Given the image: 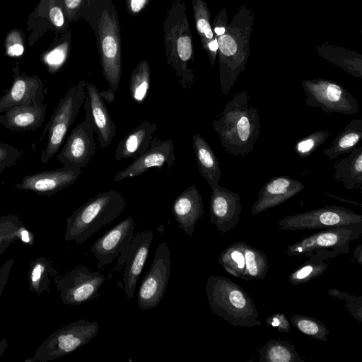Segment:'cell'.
<instances>
[{"mask_svg": "<svg viewBox=\"0 0 362 362\" xmlns=\"http://www.w3.org/2000/svg\"><path fill=\"white\" fill-rule=\"evenodd\" d=\"M339 253L331 250L317 249L305 255L310 259L293 270L288 276V281L292 285L307 283L322 275L329 267L331 259Z\"/></svg>", "mask_w": 362, "mask_h": 362, "instance_id": "cell-28", "label": "cell"}, {"mask_svg": "<svg viewBox=\"0 0 362 362\" xmlns=\"http://www.w3.org/2000/svg\"><path fill=\"white\" fill-rule=\"evenodd\" d=\"M94 134L93 129L87 122H81L72 129L56 158L69 168L81 169L86 167L95 151Z\"/></svg>", "mask_w": 362, "mask_h": 362, "instance_id": "cell-15", "label": "cell"}, {"mask_svg": "<svg viewBox=\"0 0 362 362\" xmlns=\"http://www.w3.org/2000/svg\"><path fill=\"white\" fill-rule=\"evenodd\" d=\"M212 127L227 153L244 157L254 149L260 133L259 115L250 104L246 90L236 93L226 105Z\"/></svg>", "mask_w": 362, "mask_h": 362, "instance_id": "cell-1", "label": "cell"}, {"mask_svg": "<svg viewBox=\"0 0 362 362\" xmlns=\"http://www.w3.org/2000/svg\"><path fill=\"white\" fill-rule=\"evenodd\" d=\"M59 274L53 267V260L45 257L32 260L28 272L29 291L38 297L48 294Z\"/></svg>", "mask_w": 362, "mask_h": 362, "instance_id": "cell-30", "label": "cell"}, {"mask_svg": "<svg viewBox=\"0 0 362 362\" xmlns=\"http://www.w3.org/2000/svg\"><path fill=\"white\" fill-rule=\"evenodd\" d=\"M135 228L134 219L129 216L94 242L90 250L97 260L99 269L103 270L106 265L112 264L129 244Z\"/></svg>", "mask_w": 362, "mask_h": 362, "instance_id": "cell-17", "label": "cell"}, {"mask_svg": "<svg viewBox=\"0 0 362 362\" xmlns=\"http://www.w3.org/2000/svg\"><path fill=\"white\" fill-rule=\"evenodd\" d=\"M328 294L335 298L345 302V306L351 315L358 322H362V297L351 295L337 288L328 290Z\"/></svg>", "mask_w": 362, "mask_h": 362, "instance_id": "cell-40", "label": "cell"}, {"mask_svg": "<svg viewBox=\"0 0 362 362\" xmlns=\"http://www.w3.org/2000/svg\"><path fill=\"white\" fill-rule=\"evenodd\" d=\"M86 0H64V4L69 13L74 14L78 11Z\"/></svg>", "mask_w": 362, "mask_h": 362, "instance_id": "cell-47", "label": "cell"}, {"mask_svg": "<svg viewBox=\"0 0 362 362\" xmlns=\"http://www.w3.org/2000/svg\"><path fill=\"white\" fill-rule=\"evenodd\" d=\"M103 1H105V0H103Z\"/></svg>", "mask_w": 362, "mask_h": 362, "instance_id": "cell-54", "label": "cell"}, {"mask_svg": "<svg viewBox=\"0 0 362 362\" xmlns=\"http://www.w3.org/2000/svg\"><path fill=\"white\" fill-rule=\"evenodd\" d=\"M355 261L360 266L362 265V245L359 244L354 248L351 262Z\"/></svg>", "mask_w": 362, "mask_h": 362, "instance_id": "cell-50", "label": "cell"}, {"mask_svg": "<svg viewBox=\"0 0 362 362\" xmlns=\"http://www.w3.org/2000/svg\"><path fill=\"white\" fill-rule=\"evenodd\" d=\"M52 23L57 28H61L64 23V17L62 10L59 6L52 7L49 13Z\"/></svg>", "mask_w": 362, "mask_h": 362, "instance_id": "cell-46", "label": "cell"}, {"mask_svg": "<svg viewBox=\"0 0 362 362\" xmlns=\"http://www.w3.org/2000/svg\"><path fill=\"white\" fill-rule=\"evenodd\" d=\"M308 107L320 108L325 113L337 112L346 115L359 111L357 98L346 88L335 81L325 79L300 81Z\"/></svg>", "mask_w": 362, "mask_h": 362, "instance_id": "cell-9", "label": "cell"}, {"mask_svg": "<svg viewBox=\"0 0 362 362\" xmlns=\"http://www.w3.org/2000/svg\"><path fill=\"white\" fill-rule=\"evenodd\" d=\"M46 105L42 102L13 107L0 115V124L16 130H33L42 126L45 119Z\"/></svg>", "mask_w": 362, "mask_h": 362, "instance_id": "cell-24", "label": "cell"}, {"mask_svg": "<svg viewBox=\"0 0 362 362\" xmlns=\"http://www.w3.org/2000/svg\"><path fill=\"white\" fill-rule=\"evenodd\" d=\"M105 282V276L99 272H92L80 264L64 274H59L54 284L62 303L79 305L100 296V289Z\"/></svg>", "mask_w": 362, "mask_h": 362, "instance_id": "cell-11", "label": "cell"}, {"mask_svg": "<svg viewBox=\"0 0 362 362\" xmlns=\"http://www.w3.org/2000/svg\"><path fill=\"white\" fill-rule=\"evenodd\" d=\"M86 82L81 81L72 85L62 98L46 125L41 140L47 136L40 160L47 163L59 152L65 140L70 127L83 104L86 98Z\"/></svg>", "mask_w": 362, "mask_h": 362, "instance_id": "cell-7", "label": "cell"}, {"mask_svg": "<svg viewBox=\"0 0 362 362\" xmlns=\"http://www.w3.org/2000/svg\"><path fill=\"white\" fill-rule=\"evenodd\" d=\"M13 264L14 259H11L6 261L0 267V298L8 281Z\"/></svg>", "mask_w": 362, "mask_h": 362, "instance_id": "cell-44", "label": "cell"}, {"mask_svg": "<svg viewBox=\"0 0 362 362\" xmlns=\"http://www.w3.org/2000/svg\"><path fill=\"white\" fill-rule=\"evenodd\" d=\"M245 241L231 243L223 250L218 259V263L230 275L241 278L245 271Z\"/></svg>", "mask_w": 362, "mask_h": 362, "instance_id": "cell-36", "label": "cell"}, {"mask_svg": "<svg viewBox=\"0 0 362 362\" xmlns=\"http://www.w3.org/2000/svg\"><path fill=\"white\" fill-rule=\"evenodd\" d=\"M114 92L111 88H109L107 90L100 92V93L103 100L112 102L115 100Z\"/></svg>", "mask_w": 362, "mask_h": 362, "instance_id": "cell-51", "label": "cell"}, {"mask_svg": "<svg viewBox=\"0 0 362 362\" xmlns=\"http://www.w3.org/2000/svg\"><path fill=\"white\" fill-rule=\"evenodd\" d=\"M290 322L303 334L320 341H328L329 331L319 319L296 314L290 317Z\"/></svg>", "mask_w": 362, "mask_h": 362, "instance_id": "cell-37", "label": "cell"}, {"mask_svg": "<svg viewBox=\"0 0 362 362\" xmlns=\"http://www.w3.org/2000/svg\"><path fill=\"white\" fill-rule=\"evenodd\" d=\"M185 0H173L163 21L165 56L178 83L191 93L194 80L192 33Z\"/></svg>", "mask_w": 362, "mask_h": 362, "instance_id": "cell-3", "label": "cell"}, {"mask_svg": "<svg viewBox=\"0 0 362 362\" xmlns=\"http://www.w3.org/2000/svg\"><path fill=\"white\" fill-rule=\"evenodd\" d=\"M316 52L321 57L336 64L354 77L362 78V56L354 52L331 45H320Z\"/></svg>", "mask_w": 362, "mask_h": 362, "instance_id": "cell-31", "label": "cell"}, {"mask_svg": "<svg viewBox=\"0 0 362 362\" xmlns=\"http://www.w3.org/2000/svg\"><path fill=\"white\" fill-rule=\"evenodd\" d=\"M362 139V119L351 120L339 133L331 146L324 149L323 153L332 161L338 156L349 153L360 143Z\"/></svg>", "mask_w": 362, "mask_h": 362, "instance_id": "cell-32", "label": "cell"}, {"mask_svg": "<svg viewBox=\"0 0 362 362\" xmlns=\"http://www.w3.org/2000/svg\"><path fill=\"white\" fill-rule=\"evenodd\" d=\"M206 293L211 311L233 327L260 326L259 311L252 298L240 285L228 277H208Z\"/></svg>", "mask_w": 362, "mask_h": 362, "instance_id": "cell-4", "label": "cell"}, {"mask_svg": "<svg viewBox=\"0 0 362 362\" xmlns=\"http://www.w3.org/2000/svg\"><path fill=\"white\" fill-rule=\"evenodd\" d=\"M194 24L201 41V45L206 53L209 62L214 66L218 51V42L211 24V13L204 0H192Z\"/></svg>", "mask_w": 362, "mask_h": 362, "instance_id": "cell-29", "label": "cell"}, {"mask_svg": "<svg viewBox=\"0 0 362 362\" xmlns=\"http://www.w3.org/2000/svg\"><path fill=\"white\" fill-rule=\"evenodd\" d=\"M329 136V132L326 130L313 132L296 142L294 151L300 158L308 157L325 142Z\"/></svg>", "mask_w": 362, "mask_h": 362, "instance_id": "cell-39", "label": "cell"}, {"mask_svg": "<svg viewBox=\"0 0 362 362\" xmlns=\"http://www.w3.org/2000/svg\"><path fill=\"white\" fill-rule=\"evenodd\" d=\"M304 187L303 182L288 176L271 178L260 189L257 199L252 205L251 215L280 205L300 192Z\"/></svg>", "mask_w": 362, "mask_h": 362, "instance_id": "cell-21", "label": "cell"}, {"mask_svg": "<svg viewBox=\"0 0 362 362\" xmlns=\"http://www.w3.org/2000/svg\"><path fill=\"white\" fill-rule=\"evenodd\" d=\"M254 23V12L244 4L228 23L224 33L215 36L218 42L219 83L223 95L229 93L239 75L245 71Z\"/></svg>", "mask_w": 362, "mask_h": 362, "instance_id": "cell-2", "label": "cell"}, {"mask_svg": "<svg viewBox=\"0 0 362 362\" xmlns=\"http://www.w3.org/2000/svg\"><path fill=\"white\" fill-rule=\"evenodd\" d=\"M150 85V65L146 59H142L130 74L129 93L132 99L138 104L142 103L148 93Z\"/></svg>", "mask_w": 362, "mask_h": 362, "instance_id": "cell-35", "label": "cell"}, {"mask_svg": "<svg viewBox=\"0 0 362 362\" xmlns=\"http://www.w3.org/2000/svg\"><path fill=\"white\" fill-rule=\"evenodd\" d=\"M245 271L241 279L246 281L264 279L269 270L267 255L246 243L245 247Z\"/></svg>", "mask_w": 362, "mask_h": 362, "instance_id": "cell-34", "label": "cell"}, {"mask_svg": "<svg viewBox=\"0 0 362 362\" xmlns=\"http://www.w3.org/2000/svg\"><path fill=\"white\" fill-rule=\"evenodd\" d=\"M126 204L123 195L116 189L98 194L66 219L65 240L83 244L100 228L119 216Z\"/></svg>", "mask_w": 362, "mask_h": 362, "instance_id": "cell-5", "label": "cell"}, {"mask_svg": "<svg viewBox=\"0 0 362 362\" xmlns=\"http://www.w3.org/2000/svg\"><path fill=\"white\" fill-rule=\"evenodd\" d=\"M24 156V151L4 143H0V174L16 165Z\"/></svg>", "mask_w": 362, "mask_h": 362, "instance_id": "cell-41", "label": "cell"}, {"mask_svg": "<svg viewBox=\"0 0 362 362\" xmlns=\"http://www.w3.org/2000/svg\"><path fill=\"white\" fill-rule=\"evenodd\" d=\"M361 233L362 226L325 228L288 245L285 254L288 257L300 256L317 249L346 254L349 251V243L359 239Z\"/></svg>", "mask_w": 362, "mask_h": 362, "instance_id": "cell-14", "label": "cell"}, {"mask_svg": "<svg viewBox=\"0 0 362 362\" xmlns=\"http://www.w3.org/2000/svg\"><path fill=\"white\" fill-rule=\"evenodd\" d=\"M23 52V47L21 44L14 43L8 48V54L10 56H20Z\"/></svg>", "mask_w": 362, "mask_h": 362, "instance_id": "cell-49", "label": "cell"}, {"mask_svg": "<svg viewBox=\"0 0 362 362\" xmlns=\"http://www.w3.org/2000/svg\"><path fill=\"white\" fill-rule=\"evenodd\" d=\"M81 173V169L62 168L39 172L23 177L15 187L21 190L32 191L40 195L52 196L72 185Z\"/></svg>", "mask_w": 362, "mask_h": 362, "instance_id": "cell-20", "label": "cell"}, {"mask_svg": "<svg viewBox=\"0 0 362 362\" xmlns=\"http://www.w3.org/2000/svg\"><path fill=\"white\" fill-rule=\"evenodd\" d=\"M171 270L170 252L167 242L159 243L150 269L138 291V306L141 311L156 308L162 300Z\"/></svg>", "mask_w": 362, "mask_h": 362, "instance_id": "cell-13", "label": "cell"}, {"mask_svg": "<svg viewBox=\"0 0 362 362\" xmlns=\"http://www.w3.org/2000/svg\"><path fill=\"white\" fill-rule=\"evenodd\" d=\"M326 195L332 197V198H334L337 200H339V201H341V202H348L349 204H354L356 206H358L359 208H362V204L361 203H358V202H356L355 201H350V200H348V199H342L341 197H337L336 195H332V194H325Z\"/></svg>", "mask_w": 362, "mask_h": 362, "instance_id": "cell-52", "label": "cell"}, {"mask_svg": "<svg viewBox=\"0 0 362 362\" xmlns=\"http://www.w3.org/2000/svg\"><path fill=\"white\" fill-rule=\"evenodd\" d=\"M192 145L199 173L212 190L220 185L221 170L218 159L201 134L193 135Z\"/></svg>", "mask_w": 362, "mask_h": 362, "instance_id": "cell-26", "label": "cell"}, {"mask_svg": "<svg viewBox=\"0 0 362 362\" xmlns=\"http://www.w3.org/2000/svg\"><path fill=\"white\" fill-rule=\"evenodd\" d=\"M23 225L17 215L0 217V257L10 245L19 240V229Z\"/></svg>", "mask_w": 362, "mask_h": 362, "instance_id": "cell-38", "label": "cell"}, {"mask_svg": "<svg viewBox=\"0 0 362 362\" xmlns=\"http://www.w3.org/2000/svg\"><path fill=\"white\" fill-rule=\"evenodd\" d=\"M153 237V230L134 235L132 241L118 256L115 271H121L117 286L128 299L134 298L138 279L147 259Z\"/></svg>", "mask_w": 362, "mask_h": 362, "instance_id": "cell-12", "label": "cell"}, {"mask_svg": "<svg viewBox=\"0 0 362 362\" xmlns=\"http://www.w3.org/2000/svg\"><path fill=\"white\" fill-rule=\"evenodd\" d=\"M84 120L95 134L102 148L109 146L116 135L117 127L107 108L100 91L93 83H86L83 102Z\"/></svg>", "mask_w": 362, "mask_h": 362, "instance_id": "cell-16", "label": "cell"}, {"mask_svg": "<svg viewBox=\"0 0 362 362\" xmlns=\"http://www.w3.org/2000/svg\"><path fill=\"white\" fill-rule=\"evenodd\" d=\"M242 211L240 197L221 185L211 190L209 202V222L222 233L234 228L240 221Z\"/></svg>", "mask_w": 362, "mask_h": 362, "instance_id": "cell-19", "label": "cell"}, {"mask_svg": "<svg viewBox=\"0 0 362 362\" xmlns=\"http://www.w3.org/2000/svg\"><path fill=\"white\" fill-rule=\"evenodd\" d=\"M260 362H305L296 347L280 339H269L257 349Z\"/></svg>", "mask_w": 362, "mask_h": 362, "instance_id": "cell-33", "label": "cell"}, {"mask_svg": "<svg viewBox=\"0 0 362 362\" xmlns=\"http://www.w3.org/2000/svg\"><path fill=\"white\" fill-rule=\"evenodd\" d=\"M157 128L156 122H142L119 141L115 149V159H135L143 154L150 146Z\"/></svg>", "mask_w": 362, "mask_h": 362, "instance_id": "cell-25", "label": "cell"}, {"mask_svg": "<svg viewBox=\"0 0 362 362\" xmlns=\"http://www.w3.org/2000/svg\"><path fill=\"white\" fill-rule=\"evenodd\" d=\"M150 0H125L127 11L132 16H138L148 5Z\"/></svg>", "mask_w": 362, "mask_h": 362, "instance_id": "cell-45", "label": "cell"}, {"mask_svg": "<svg viewBox=\"0 0 362 362\" xmlns=\"http://www.w3.org/2000/svg\"><path fill=\"white\" fill-rule=\"evenodd\" d=\"M95 34L103 75L115 92L122 77V45L118 13L112 0L103 4Z\"/></svg>", "mask_w": 362, "mask_h": 362, "instance_id": "cell-6", "label": "cell"}, {"mask_svg": "<svg viewBox=\"0 0 362 362\" xmlns=\"http://www.w3.org/2000/svg\"><path fill=\"white\" fill-rule=\"evenodd\" d=\"M45 93L38 78L16 76L10 90L0 98V115L16 106L42 102Z\"/></svg>", "mask_w": 362, "mask_h": 362, "instance_id": "cell-23", "label": "cell"}, {"mask_svg": "<svg viewBox=\"0 0 362 362\" xmlns=\"http://www.w3.org/2000/svg\"><path fill=\"white\" fill-rule=\"evenodd\" d=\"M278 226L279 230L290 231L362 226V216L332 204L285 216L278 222Z\"/></svg>", "mask_w": 362, "mask_h": 362, "instance_id": "cell-10", "label": "cell"}, {"mask_svg": "<svg viewBox=\"0 0 362 362\" xmlns=\"http://www.w3.org/2000/svg\"><path fill=\"white\" fill-rule=\"evenodd\" d=\"M19 240H21L24 243L30 245L34 244V236L33 233L27 230L24 225L19 229Z\"/></svg>", "mask_w": 362, "mask_h": 362, "instance_id": "cell-48", "label": "cell"}, {"mask_svg": "<svg viewBox=\"0 0 362 362\" xmlns=\"http://www.w3.org/2000/svg\"><path fill=\"white\" fill-rule=\"evenodd\" d=\"M99 329L96 321L71 322L51 333L25 362H47L69 354L91 341Z\"/></svg>", "mask_w": 362, "mask_h": 362, "instance_id": "cell-8", "label": "cell"}, {"mask_svg": "<svg viewBox=\"0 0 362 362\" xmlns=\"http://www.w3.org/2000/svg\"><path fill=\"white\" fill-rule=\"evenodd\" d=\"M175 148L172 139H153L148 148L134 159L124 170L118 172L113 180L119 182L129 177L139 176L151 168L161 170L166 165L169 170L175 162Z\"/></svg>", "mask_w": 362, "mask_h": 362, "instance_id": "cell-18", "label": "cell"}, {"mask_svg": "<svg viewBox=\"0 0 362 362\" xmlns=\"http://www.w3.org/2000/svg\"><path fill=\"white\" fill-rule=\"evenodd\" d=\"M8 346L7 338H4L0 341V357L4 354Z\"/></svg>", "mask_w": 362, "mask_h": 362, "instance_id": "cell-53", "label": "cell"}, {"mask_svg": "<svg viewBox=\"0 0 362 362\" xmlns=\"http://www.w3.org/2000/svg\"><path fill=\"white\" fill-rule=\"evenodd\" d=\"M332 177L347 190H362V146L334 162Z\"/></svg>", "mask_w": 362, "mask_h": 362, "instance_id": "cell-27", "label": "cell"}, {"mask_svg": "<svg viewBox=\"0 0 362 362\" xmlns=\"http://www.w3.org/2000/svg\"><path fill=\"white\" fill-rule=\"evenodd\" d=\"M267 325L275 327L277 330L284 334H287L291 329V322L284 313H274L267 317L266 320Z\"/></svg>", "mask_w": 362, "mask_h": 362, "instance_id": "cell-42", "label": "cell"}, {"mask_svg": "<svg viewBox=\"0 0 362 362\" xmlns=\"http://www.w3.org/2000/svg\"><path fill=\"white\" fill-rule=\"evenodd\" d=\"M67 49L68 44L64 43L52 50L46 56L47 63L54 66H59L62 64L66 59Z\"/></svg>", "mask_w": 362, "mask_h": 362, "instance_id": "cell-43", "label": "cell"}, {"mask_svg": "<svg viewBox=\"0 0 362 362\" xmlns=\"http://www.w3.org/2000/svg\"><path fill=\"white\" fill-rule=\"evenodd\" d=\"M203 214L202 197L194 185L177 196L172 204V214L179 228L189 236H192L195 224Z\"/></svg>", "mask_w": 362, "mask_h": 362, "instance_id": "cell-22", "label": "cell"}]
</instances>
